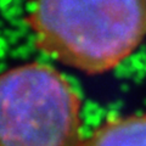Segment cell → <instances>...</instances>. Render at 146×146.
Segmentation results:
<instances>
[{
    "mask_svg": "<svg viewBox=\"0 0 146 146\" xmlns=\"http://www.w3.org/2000/svg\"><path fill=\"white\" fill-rule=\"evenodd\" d=\"M25 21L39 51L86 74H102L145 40L146 0H35Z\"/></svg>",
    "mask_w": 146,
    "mask_h": 146,
    "instance_id": "6da1fadb",
    "label": "cell"
},
{
    "mask_svg": "<svg viewBox=\"0 0 146 146\" xmlns=\"http://www.w3.org/2000/svg\"><path fill=\"white\" fill-rule=\"evenodd\" d=\"M80 111L78 93L52 66L0 73V146H79Z\"/></svg>",
    "mask_w": 146,
    "mask_h": 146,
    "instance_id": "7a4b0ae2",
    "label": "cell"
},
{
    "mask_svg": "<svg viewBox=\"0 0 146 146\" xmlns=\"http://www.w3.org/2000/svg\"><path fill=\"white\" fill-rule=\"evenodd\" d=\"M79 146H146V113L108 119Z\"/></svg>",
    "mask_w": 146,
    "mask_h": 146,
    "instance_id": "3957f363",
    "label": "cell"
}]
</instances>
